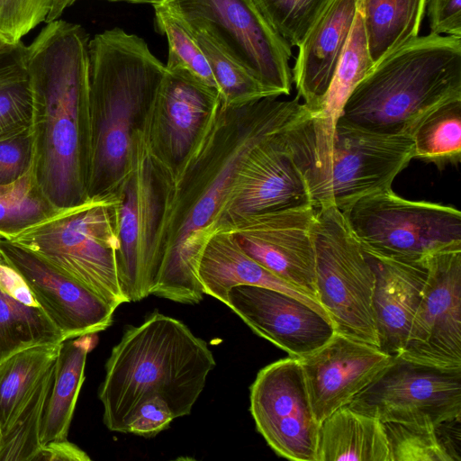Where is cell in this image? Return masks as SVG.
I'll return each instance as SVG.
<instances>
[{
  "mask_svg": "<svg viewBox=\"0 0 461 461\" xmlns=\"http://www.w3.org/2000/svg\"><path fill=\"white\" fill-rule=\"evenodd\" d=\"M341 212L366 253L424 261L438 251L461 248V212L453 206L408 200L389 188Z\"/></svg>",
  "mask_w": 461,
  "mask_h": 461,
  "instance_id": "9",
  "label": "cell"
},
{
  "mask_svg": "<svg viewBox=\"0 0 461 461\" xmlns=\"http://www.w3.org/2000/svg\"><path fill=\"white\" fill-rule=\"evenodd\" d=\"M198 276L203 294L224 304L228 303V292L232 287L255 285L294 296L329 318L314 297L255 261L242 249L236 236L229 231L217 232L208 240L200 260Z\"/></svg>",
  "mask_w": 461,
  "mask_h": 461,
  "instance_id": "23",
  "label": "cell"
},
{
  "mask_svg": "<svg viewBox=\"0 0 461 461\" xmlns=\"http://www.w3.org/2000/svg\"><path fill=\"white\" fill-rule=\"evenodd\" d=\"M413 158L442 169L461 159V97L449 99L429 112L411 134Z\"/></svg>",
  "mask_w": 461,
  "mask_h": 461,
  "instance_id": "31",
  "label": "cell"
},
{
  "mask_svg": "<svg viewBox=\"0 0 461 461\" xmlns=\"http://www.w3.org/2000/svg\"><path fill=\"white\" fill-rule=\"evenodd\" d=\"M88 45L80 25L55 20L27 47L34 104L44 118L39 185L53 208L88 197Z\"/></svg>",
  "mask_w": 461,
  "mask_h": 461,
  "instance_id": "2",
  "label": "cell"
},
{
  "mask_svg": "<svg viewBox=\"0 0 461 461\" xmlns=\"http://www.w3.org/2000/svg\"><path fill=\"white\" fill-rule=\"evenodd\" d=\"M294 158L312 205L343 211L366 195L392 188L413 158V141L410 135L382 134L338 121L328 148Z\"/></svg>",
  "mask_w": 461,
  "mask_h": 461,
  "instance_id": "7",
  "label": "cell"
},
{
  "mask_svg": "<svg viewBox=\"0 0 461 461\" xmlns=\"http://www.w3.org/2000/svg\"><path fill=\"white\" fill-rule=\"evenodd\" d=\"M0 438H1V432H0Z\"/></svg>",
  "mask_w": 461,
  "mask_h": 461,
  "instance_id": "46",
  "label": "cell"
},
{
  "mask_svg": "<svg viewBox=\"0 0 461 461\" xmlns=\"http://www.w3.org/2000/svg\"><path fill=\"white\" fill-rule=\"evenodd\" d=\"M461 0H427L430 33L461 38Z\"/></svg>",
  "mask_w": 461,
  "mask_h": 461,
  "instance_id": "39",
  "label": "cell"
},
{
  "mask_svg": "<svg viewBox=\"0 0 461 461\" xmlns=\"http://www.w3.org/2000/svg\"><path fill=\"white\" fill-rule=\"evenodd\" d=\"M312 233L318 302L336 332L378 347L375 272L343 212L334 206L317 208Z\"/></svg>",
  "mask_w": 461,
  "mask_h": 461,
  "instance_id": "8",
  "label": "cell"
},
{
  "mask_svg": "<svg viewBox=\"0 0 461 461\" xmlns=\"http://www.w3.org/2000/svg\"><path fill=\"white\" fill-rule=\"evenodd\" d=\"M285 129L264 140L248 157L221 211L215 233L245 216L312 204Z\"/></svg>",
  "mask_w": 461,
  "mask_h": 461,
  "instance_id": "17",
  "label": "cell"
},
{
  "mask_svg": "<svg viewBox=\"0 0 461 461\" xmlns=\"http://www.w3.org/2000/svg\"><path fill=\"white\" fill-rule=\"evenodd\" d=\"M394 357L376 346L338 332L318 349L297 357L319 424L348 405Z\"/></svg>",
  "mask_w": 461,
  "mask_h": 461,
  "instance_id": "18",
  "label": "cell"
},
{
  "mask_svg": "<svg viewBox=\"0 0 461 461\" xmlns=\"http://www.w3.org/2000/svg\"><path fill=\"white\" fill-rule=\"evenodd\" d=\"M427 277L399 357L449 369L461 368V248L426 258Z\"/></svg>",
  "mask_w": 461,
  "mask_h": 461,
  "instance_id": "14",
  "label": "cell"
},
{
  "mask_svg": "<svg viewBox=\"0 0 461 461\" xmlns=\"http://www.w3.org/2000/svg\"><path fill=\"white\" fill-rule=\"evenodd\" d=\"M427 0H359L374 64L419 37Z\"/></svg>",
  "mask_w": 461,
  "mask_h": 461,
  "instance_id": "27",
  "label": "cell"
},
{
  "mask_svg": "<svg viewBox=\"0 0 461 461\" xmlns=\"http://www.w3.org/2000/svg\"><path fill=\"white\" fill-rule=\"evenodd\" d=\"M76 0H54L52 8L49 14V15L46 18V22L50 23L52 21L57 20L63 11L71 5ZM113 1H119V0H113ZM121 1H127L131 3H140V4H151L154 5L163 4L165 0H121Z\"/></svg>",
  "mask_w": 461,
  "mask_h": 461,
  "instance_id": "42",
  "label": "cell"
},
{
  "mask_svg": "<svg viewBox=\"0 0 461 461\" xmlns=\"http://www.w3.org/2000/svg\"><path fill=\"white\" fill-rule=\"evenodd\" d=\"M55 367L56 362L41 379L9 429L1 435L0 461H32L42 447L41 426L54 382Z\"/></svg>",
  "mask_w": 461,
  "mask_h": 461,
  "instance_id": "33",
  "label": "cell"
},
{
  "mask_svg": "<svg viewBox=\"0 0 461 461\" xmlns=\"http://www.w3.org/2000/svg\"><path fill=\"white\" fill-rule=\"evenodd\" d=\"M59 344L38 345L20 350L0 362V432L4 434L56 362Z\"/></svg>",
  "mask_w": 461,
  "mask_h": 461,
  "instance_id": "29",
  "label": "cell"
},
{
  "mask_svg": "<svg viewBox=\"0 0 461 461\" xmlns=\"http://www.w3.org/2000/svg\"><path fill=\"white\" fill-rule=\"evenodd\" d=\"M365 253L375 276L373 312L378 347L399 357L421 298L427 277L426 259L405 261Z\"/></svg>",
  "mask_w": 461,
  "mask_h": 461,
  "instance_id": "22",
  "label": "cell"
},
{
  "mask_svg": "<svg viewBox=\"0 0 461 461\" xmlns=\"http://www.w3.org/2000/svg\"><path fill=\"white\" fill-rule=\"evenodd\" d=\"M276 31L298 47L330 0H256Z\"/></svg>",
  "mask_w": 461,
  "mask_h": 461,
  "instance_id": "35",
  "label": "cell"
},
{
  "mask_svg": "<svg viewBox=\"0 0 461 461\" xmlns=\"http://www.w3.org/2000/svg\"><path fill=\"white\" fill-rule=\"evenodd\" d=\"M257 335L302 357L324 345L336 332L330 320L301 300L283 292L237 285L226 304Z\"/></svg>",
  "mask_w": 461,
  "mask_h": 461,
  "instance_id": "19",
  "label": "cell"
},
{
  "mask_svg": "<svg viewBox=\"0 0 461 461\" xmlns=\"http://www.w3.org/2000/svg\"><path fill=\"white\" fill-rule=\"evenodd\" d=\"M35 112L27 47L10 42L0 50V142L29 133Z\"/></svg>",
  "mask_w": 461,
  "mask_h": 461,
  "instance_id": "28",
  "label": "cell"
},
{
  "mask_svg": "<svg viewBox=\"0 0 461 461\" xmlns=\"http://www.w3.org/2000/svg\"><path fill=\"white\" fill-rule=\"evenodd\" d=\"M7 236V230L0 229V240L5 239Z\"/></svg>",
  "mask_w": 461,
  "mask_h": 461,
  "instance_id": "45",
  "label": "cell"
},
{
  "mask_svg": "<svg viewBox=\"0 0 461 461\" xmlns=\"http://www.w3.org/2000/svg\"><path fill=\"white\" fill-rule=\"evenodd\" d=\"M63 340L23 276L0 252V362L24 348Z\"/></svg>",
  "mask_w": 461,
  "mask_h": 461,
  "instance_id": "24",
  "label": "cell"
},
{
  "mask_svg": "<svg viewBox=\"0 0 461 461\" xmlns=\"http://www.w3.org/2000/svg\"><path fill=\"white\" fill-rule=\"evenodd\" d=\"M382 422L438 426L461 418V368L395 357L348 405Z\"/></svg>",
  "mask_w": 461,
  "mask_h": 461,
  "instance_id": "12",
  "label": "cell"
},
{
  "mask_svg": "<svg viewBox=\"0 0 461 461\" xmlns=\"http://www.w3.org/2000/svg\"><path fill=\"white\" fill-rule=\"evenodd\" d=\"M118 201L117 193L53 208L31 223L7 230L2 240L76 280L116 309L128 303L119 281Z\"/></svg>",
  "mask_w": 461,
  "mask_h": 461,
  "instance_id": "6",
  "label": "cell"
},
{
  "mask_svg": "<svg viewBox=\"0 0 461 461\" xmlns=\"http://www.w3.org/2000/svg\"><path fill=\"white\" fill-rule=\"evenodd\" d=\"M302 107L299 97H267L238 107L221 104L210 118L168 176L154 245L157 276L150 294L184 304L203 300L200 260L239 171L260 143L296 119Z\"/></svg>",
  "mask_w": 461,
  "mask_h": 461,
  "instance_id": "1",
  "label": "cell"
},
{
  "mask_svg": "<svg viewBox=\"0 0 461 461\" xmlns=\"http://www.w3.org/2000/svg\"><path fill=\"white\" fill-rule=\"evenodd\" d=\"M216 362L208 344L181 321L158 311L129 326L112 349L99 387L103 421L127 433L137 407L152 396L169 406L175 419L189 415Z\"/></svg>",
  "mask_w": 461,
  "mask_h": 461,
  "instance_id": "4",
  "label": "cell"
},
{
  "mask_svg": "<svg viewBox=\"0 0 461 461\" xmlns=\"http://www.w3.org/2000/svg\"><path fill=\"white\" fill-rule=\"evenodd\" d=\"M33 460L89 461L87 454L68 439L54 440L43 445Z\"/></svg>",
  "mask_w": 461,
  "mask_h": 461,
  "instance_id": "41",
  "label": "cell"
},
{
  "mask_svg": "<svg viewBox=\"0 0 461 461\" xmlns=\"http://www.w3.org/2000/svg\"><path fill=\"white\" fill-rule=\"evenodd\" d=\"M13 185V182L8 184H0V194L8 191Z\"/></svg>",
  "mask_w": 461,
  "mask_h": 461,
  "instance_id": "43",
  "label": "cell"
},
{
  "mask_svg": "<svg viewBox=\"0 0 461 461\" xmlns=\"http://www.w3.org/2000/svg\"><path fill=\"white\" fill-rule=\"evenodd\" d=\"M154 7L157 28L166 35L168 42V59L165 68L185 69L218 91L208 61L185 24L165 5Z\"/></svg>",
  "mask_w": 461,
  "mask_h": 461,
  "instance_id": "34",
  "label": "cell"
},
{
  "mask_svg": "<svg viewBox=\"0 0 461 461\" xmlns=\"http://www.w3.org/2000/svg\"><path fill=\"white\" fill-rule=\"evenodd\" d=\"M188 30L208 61L223 106L238 107L263 98L281 96L229 57L204 32Z\"/></svg>",
  "mask_w": 461,
  "mask_h": 461,
  "instance_id": "32",
  "label": "cell"
},
{
  "mask_svg": "<svg viewBox=\"0 0 461 461\" xmlns=\"http://www.w3.org/2000/svg\"><path fill=\"white\" fill-rule=\"evenodd\" d=\"M163 5L187 28L204 32L263 85L281 95L290 94L292 47L256 0H165Z\"/></svg>",
  "mask_w": 461,
  "mask_h": 461,
  "instance_id": "10",
  "label": "cell"
},
{
  "mask_svg": "<svg viewBox=\"0 0 461 461\" xmlns=\"http://www.w3.org/2000/svg\"><path fill=\"white\" fill-rule=\"evenodd\" d=\"M37 161L32 153L25 171L0 194V227H23L43 214L41 202L33 194Z\"/></svg>",
  "mask_w": 461,
  "mask_h": 461,
  "instance_id": "36",
  "label": "cell"
},
{
  "mask_svg": "<svg viewBox=\"0 0 461 461\" xmlns=\"http://www.w3.org/2000/svg\"><path fill=\"white\" fill-rule=\"evenodd\" d=\"M393 461H460V419L437 427L383 422Z\"/></svg>",
  "mask_w": 461,
  "mask_h": 461,
  "instance_id": "30",
  "label": "cell"
},
{
  "mask_svg": "<svg viewBox=\"0 0 461 461\" xmlns=\"http://www.w3.org/2000/svg\"><path fill=\"white\" fill-rule=\"evenodd\" d=\"M249 402L257 430L277 456L316 461L320 424L297 357L263 367L250 386Z\"/></svg>",
  "mask_w": 461,
  "mask_h": 461,
  "instance_id": "13",
  "label": "cell"
},
{
  "mask_svg": "<svg viewBox=\"0 0 461 461\" xmlns=\"http://www.w3.org/2000/svg\"><path fill=\"white\" fill-rule=\"evenodd\" d=\"M315 215L312 204L286 208L240 218L218 232L233 233L255 261L317 300Z\"/></svg>",
  "mask_w": 461,
  "mask_h": 461,
  "instance_id": "15",
  "label": "cell"
},
{
  "mask_svg": "<svg viewBox=\"0 0 461 461\" xmlns=\"http://www.w3.org/2000/svg\"><path fill=\"white\" fill-rule=\"evenodd\" d=\"M359 0H330L298 46L292 68L298 97L308 113L317 110L326 95L357 12Z\"/></svg>",
  "mask_w": 461,
  "mask_h": 461,
  "instance_id": "21",
  "label": "cell"
},
{
  "mask_svg": "<svg viewBox=\"0 0 461 461\" xmlns=\"http://www.w3.org/2000/svg\"><path fill=\"white\" fill-rule=\"evenodd\" d=\"M0 252L20 272L64 340L109 328L116 310L80 283L0 240Z\"/></svg>",
  "mask_w": 461,
  "mask_h": 461,
  "instance_id": "20",
  "label": "cell"
},
{
  "mask_svg": "<svg viewBox=\"0 0 461 461\" xmlns=\"http://www.w3.org/2000/svg\"><path fill=\"white\" fill-rule=\"evenodd\" d=\"M129 168L116 205L119 281L128 303L150 295L155 284L154 245L170 175L150 158L141 130L133 137Z\"/></svg>",
  "mask_w": 461,
  "mask_h": 461,
  "instance_id": "11",
  "label": "cell"
},
{
  "mask_svg": "<svg viewBox=\"0 0 461 461\" xmlns=\"http://www.w3.org/2000/svg\"><path fill=\"white\" fill-rule=\"evenodd\" d=\"M54 0H0V33L20 41L49 15Z\"/></svg>",
  "mask_w": 461,
  "mask_h": 461,
  "instance_id": "37",
  "label": "cell"
},
{
  "mask_svg": "<svg viewBox=\"0 0 461 461\" xmlns=\"http://www.w3.org/2000/svg\"><path fill=\"white\" fill-rule=\"evenodd\" d=\"M461 97V38L429 33L369 70L338 121L382 134L410 135L438 104Z\"/></svg>",
  "mask_w": 461,
  "mask_h": 461,
  "instance_id": "5",
  "label": "cell"
},
{
  "mask_svg": "<svg viewBox=\"0 0 461 461\" xmlns=\"http://www.w3.org/2000/svg\"><path fill=\"white\" fill-rule=\"evenodd\" d=\"M221 105L219 92L189 71L166 68L141 129L150 158L172 174Z\"/></svg>",
  "mask_w": 461,
  "mask_h": 461,
  "instance_id": "16",
  "label": "cell"
},
{
  "mask_svg": "<svg viewBox=\"0 0 461 461\" xmlns=\"http://www.w3.org/2000/svg\"><path fill=\"white\" fill-rule=\"evenodd\" d=\"M174 419L167 403L158 396H152L137 407L128 422L127 433L154 437L167 429Z\"/></svg>",
  "mask_w": 461,
  "mask_h": 461,
  "instance_id": "38",
  "label": "cell"
},
{
  "mask_svg": "<svg viewBox=\"0 0 461 461\" xmlns=\"http://www.w3.org/2000/svg\"><path fill=\"white\" fill-rule=\"evenodd\" d=\"M88 49L86 192L117 194L166 68L143 39L120 28L96 34Z\"/></svg>",
  "mask_w": 461,
  "mask_h": 461,
  "instance_id": "3",
  "label": "cell"
},
{
  "mask_svg": "<svg viewBox=\"0 0 461 461\" xmlns=\"http://www.w3.org/2000/svg\"><path fill=\"white\" fill-rule=\"evenodd\" d=\"M165 2V1H164Z\"/></svg>",
  "mask_w": 461,
  "mask_h": 461,
  "instance_id": "47",
  "label": "cell"
},
{
  "mask_svg": "<svg viewBox=\"0 0 461 461\" xmlns=\"http://www.w3.org/2000/svg\"><path fill=\"white\" fill-rule=\"evenodd\" d=\"M8 43H10V41L0 33V50H2Z\"/></svg>",
  "mask_w": 461,
  "mask_h": 461,
  "instance_id": "44",
  "label": "cell"
},
{
  "mask_svg": "<svg viewBox=\"0 0 461 461\" xmlns=\"http://www.w3.org/2000/svg\"><path fill=\"white\" fill-rule=\"evenodd\" d=\"M393 461L384 423L344 406L321 424L316 461Z\"/></svg>",
  "mask_w": 461,
  "mask_h": 461,
  "instance_id": "25",
  "label": "cell"
},
{
  "mask_svg": "<svg viewBox=\"0 0 461 461\" xmlns=\"http://www.w3.org/2000/svg\"><path fill=\"white\" fill-rule=\"evenodd\" d=\"M96 334L65 339L59 344L54 382L41 426L42 446L50 441L67 439L85 380L86 357L98 341Z\"/></svg>",
  "mask_w": 461,
  "mask_h": 461,
  "instance_id": "26",
  "label": "cell"
},
{
  "mask_svg": "<svg viewBox=\"0 0 461 461\" xmlns=\"http://www.w3.org/2000/svg\"><path fill=\"white\" fill-rule=\"evenodd\" d=\"M30 143L27 136L0 142V184L16 180L27 168Z\"/></svg>",
  "mask_w": 461,
  "mask_h": 461,
  "instance_id": "40",
  "label": "cell"
}]
</instances>
